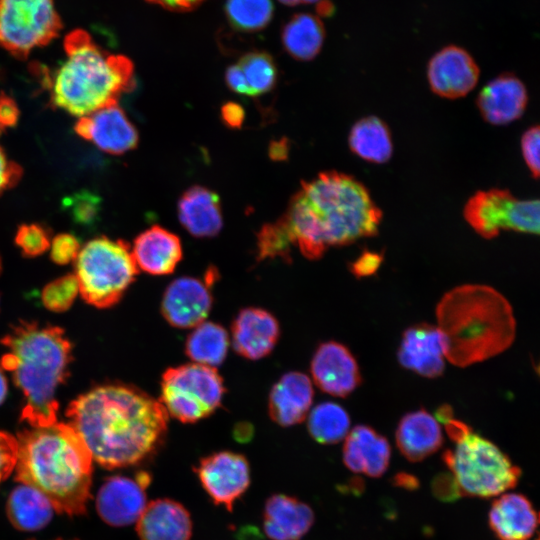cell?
I'll return each instance as SVG.
<instances>
[{"label":"cell","instance_id":"b9f144b4","mask_svg":"<svg viewBox=\"0 0 540 540\" xmlns=\"http://www.w3.org/2000/svg\"><path fill=\"white\" fill-rule=\"evenodd\" d=\"M71 204L75 220L83 224L92 222L99 210V198L86 192L74 197Z\"/></svg>","mask_w":540,"mask_h":540},{"label":"cell","instance_id":"1f68e13d","mask_svg":"<svg viewBox=\"0 0 540 540\" xmlns=\"http://www.w3.org/2000/svg\"><path fill=\"white\" fill-rule=\"evenodd\" d=\"M228 347L226 329L220 324L204 321L187 336L185 353L194 363L215 367L225 360Z\"/></svg>","mask_w":540,"mask_h":540},{"label":"cell","instance_id":"f5cc1de1","mask_svg":"<svg viewBox=\"0 0 540 540\" xmlns=\"http://www.w3.org/2000/svg\"><path fill=\"white\" fill-rule=\"evenodd\" d=\"M1 268H2V266H1V259H0V271H1Z\"/></svg>","mask_w":540,"mask_h":540},{"label":"cell","instance_id":"8992f818","mask_svg":"<svg viewBox=\"0 0 540 540\" xmlns=\"http://www.w3.org/2000/svg\"><path fill=\"white\" fill-rule=\"evenodd\" d=\"M63 47L65 58L59 66L41 73L53 106L83 117L118 103L123 93L135 87L132 61L104 50L87 31L72 30Z\"/></svg>","mask_w":540,"mask_h":540},{"label":"cell","instance_id":"d6986e66","mask_svg":"<svg viewBox=\"0 0 540 540\" xmlns=\"http://www.w3.org/2000/svg\"><path fill=\"white\" fill-rule=\"evenodd\" d=\"M280 326L269 311L247 307L238 312L231 325L232 346L237 354L259 360L268 356L278 342Z\"/></svg>","mask_w":540,"mask_h":540},{"label":"cell","instance_id":"7bdbcfd3","mask_svg":"<svg viewBox=\"0 0 540 540\" xmlns=\"http://www.w3.org/2000/svg\"><path fill=\"white\" fill-rule=\"evenodd\" d=\"M20 166L10 161L0 147V194L15 186L21 178Z\"/></svg>","mask_w":540,"mask_h":540},{"label":"cell","instance_id":"8d00e7d4","mask_svg":"<svg viewBox=\"0 0 540 540\" xmlns=\"http://www.w3.org/2000/svg\"><path fill=\"white\" fill-rule=\"evenodd\" d=\"M79 293L78 282L73 274H67L47 284L42 291L44 306L54 312L70 308Z\"/></svg>","mask_w":540,"mask_h":540},{"label":"cell","instance_id":"ffe728a7","mask_svg":"<svg viewBox=\"0 0 540 540\" xmlns=\"http://www.w3.org/2000/svg\"><path fill=\"white\" fill-rule=\"evenodd\" d=\"M528 94L523 82L506 73L489 81L479 92L477 107L483 119L492 125H506L519 119L527 106Z\"/></svg>","mask_w":540,"mask_h":540},{"label":"cell","instance_id":"ac0fdd59","mask_svg":"<svg viewBox=\"0 0 540 540\" xmlns=\"http://www.w3.org/2000/svg\"><path fill=\"white\" fill-rule=\"evenodd\" d=\"M400 364L421 376H440L445 368V343L437 326L421 323L407 328L397 352Z\"/></svg>","mask_w":540,"mask_h":540},{"label":"cell","instance_id":"681fc988","mask_svg":"<svg viewBox=\"0 0 540 540\" xmlns=\"http://www.w3.org/2000/svg\"><path fill=\"white\" fill-rule=\"evenodd\" d=\"M317 11L322 16H330L333 12V5L327 0L320 1L317 5Z\"/></svg>","mask_w":540,"mask_h":540},{"label":"cell","instance_id":"f1b7e54d","mask_svg":"<svg viewBox=\"0 0 540 540\" xmlns=\"http://www.w3.org/2000/svg\"><path fill=\"white\" fill-rule=\"evenodd\" d=\"M350 150L361 159L384 164L393 154V143L387 124L376 116L359 119L348 136Z\"/></svg>","mask_w":540,"mask_h":540},{"label":"cell","instance_id":"484cf974","mask_svg":"<svg viewBox=\"0 0 540 540\" xmlns=\"http://www.w3.org/2000/svg\"><path fill=\"white\" fill-rule=\"evenodd\" d=\"M390 456L387 439L367 425H357L345 437L343 462L355 473L380 477L389 466Z\"/></svg>","mask_w":540,"mask_h":540},{"label":"cell","instance_id":"c3c4849f","mask_svg":"<svg viewBox=\"0 0 540 540\" xmlns=\"http://www.w3.org/2000/svg\"><path fill=\"white\" fill-rule=\"evenodd\" d=\"M157 4L165 9L176 12H184L195 9L205 0H146Z\"/></svg>","mask_w":540,"mask_h":540},{"label":"cell","instance_id":"277c9868","mask_svg":"<svg viewBox=\"0 0 540 540\" xmlns=\"http://www.w3.org/2000/svg\"><path fill=\"white\" fill-rule=\"evenodd\" d=\"M8 352L0 361L13 374L25 405L20 420L30 427L57 422V388L65 381L72 361V346L63 329L20 321L0 340Z\"/></svg>","mask_w":540,"mask_h":540},{"label":"cell","instance_id":"7dc6e473","mask_svg":"<svg viewBox=\"0 0 540 540\" xmlns=\"http://www.w3.org/2000/svg\"><path fill=\"white\" fill-rule=\"evenodd\" d=\"M225 82L228 88L233 92L243 96H250V91L237 63L227 67L225 72Z\"/></svg>","mask_w":540,"mask_h":540},{"label":"cell","instance_id":"8fae6325","mask_svg":"<svg viewBox=\"0 0 540 540\" xmlns=\"http://www.w3.org/2000/svg\"><path fill=\"white\" fill-rule=\"evenodd\" d=\"M463 215L467 223L486 239L502 230L539 234V201L521 200L509 190L478 191L467 201Z\"/></svg>","mask_w":540,"mask_h":540},{"label":"cell","instance_id":"9a60e30c","mask_svg":"<svg viewBox=\"0 0 540 540\" xmlns=\"http://www.w3.org/2000/svg\"><path fill=\"white\" fill-rule=\"evenodd\" d=\"M214 279L201 280L183 276L165 289L161 301L164 319L176 328H194L207 318L213 303L210 284Z\"/></svg>","mask_w":540,"mask_h":540},{"label":"cell","instance_id":"52a82bcc","mask_svg":"<svg viewBox=\"0 0 540 540\" xmlns=\"http://www.w3.org/2000/svg\"><path fill=\"white\" fill-rule=\"evenodd\" d=\"M436 416L455 442L454 449L443 454V460L460 495L488 498L516 486L520 469L493 442L454 418L448 405L441 406Z\"/></svg>","mask_w":540,"mask_h":540},{"label":"cell","instance_id":"ee69618b","mask_svg":"<svg viewBox=\"0 0 540 540\" xmlns=\"http://www.w3.org/2000/svg\"><path fill=\"white\" fill-rule=\"evenodd\" d=\"M381 262L379 253L365 251L350 264V270L357 277L369 276L376 272Z\"/></svg>","mask_w":540,"mask_h":540},{"label":"cell","instance_id":"cb8c5ba5","mask_svg":"<svg viewBox=\"0 0 540 540\" xmlns=\"http://www.w3.org/2000/svg\"><path fill=\"white\" fill-rule=\"evenodd\" d=\"M314 519L307 503L280 493L270 496L263 509V529L270 540H300L311 529Z\"/></svg>","mask_w":540,"mask_h":540},{"label":"cell","instance_id":"4fadbf2b","mask_svg":"<svg viewBox=\"0 0 540 540\" xmlns=\"http://www.w3.org/2000/svg\"><path fill=\"white\" fill-rule=\"evenodd\" d=\"M151 475L138 472L133 478L116 475L107 478L100 487L96 508L100 517L112 526H128L137 522L146 504V489Z\"/></svg>","mask_w":540,"mask_h":540},{"label":"cell","instance_id":"603a6c76","mask_svg":"<svg viewBox=\"0 0 540 540\" xmlns=\"http://www.w3.org/2000/svg\"><path fill=\"white\" fill-rule=\"evenodd\" d=\"M313 400L310 378L301 372H288L273 385L268 398L270 418L282 427L301 423Z\"/></svg>","mask_w":540,"mask_h":540},{"label":"cell","instance_id":"4316f807","mask_svg":"<svg viewBox=\"0 0 540 540\" xmlns=\"http://www.w3.org/2000/svg\"><path fill=\"white\" fill-rule=\"evenodd\" d=\"M537 524V513L522 494H503L491 505L489 525L500 540H529Z\"/></svg>","mask_w":540,"mask_h":540},{"label":"cell","instance_id":"f6af8a7d","mask_svg":"<svg viewBox=\"0 0 540 540\" xmlns=\"http://www.w3.org/2000/svg\"><path fill=\"white\" fill-rule=\"evenodd\" d=\"M223 123L232 129H238L242 126L245 118L244 108L236 102L225 103L220 110Z\"/></svg>","mask_w":540,"mask_h":540},{"label":"cell","instance_id":"83f0119b","mask_svg":"<svg viewBox=\"0 0 540 540\" xmlns=\"http://www.w3.org/2000/svg\"><path fill=\"white\" fill-rule=\"evenodd\" d=\"M395 436L401 454L411 462L432 455L443 443L438 420L424 409L405 414L398 423Z\"/></svg>","mask_w":540,"mask_h":540},{"label":"cell","instance_id":"f907efd6","mask_svg":"<svg viewBox=\"0 0 540 540\" xmlns=\"http://www.w3.org/2000/svg\"><path fill=\"white\" fill-rule=\"evenodd\" d=\"M2 370L0 366V404L4 401L7 394V381Z\"/></svg>","mask_w":540,"mask_h":540},{"label":"cell","instance_id":"7402d4cb","mask_svg":"<svg viewBox=\"0 0 540 540\" xmlns=\"http://www.w3.org/2000/svg\"><path fill=\"white\" fill-rule=\"evenodd\" d=\"M140 540H190L193 523L184 505L170 498H159L146 504L137 520Z\"/></svg>","mask_w":540,"mask_h":540},{"label":"cell","instance_id":"ab89813d","mask_svg":"<svg viewBox=\"0 0 540 540\" xmlns=\"http://www.w3.org/2000/svg\"><path fill=\"white\" fill-rule=\"evenodd\" d=\"M51 259L60 265L74 261L80 251L78 239L69 233H62L53 238L50 243Z\"/></svg>","mask_w":540,"mask_h":540},{"label":"cell","instance_id":"d590c367","mask_svg":"<svg viewBox=\"0 0 540 540\" xmlns=\"http://www.w3.org/2000/svg\"><path fill=\"white\" fill-rule=\"evenodd\" d=\"M256 239V258L258 261L276 258L291 260L293 243L281 217L264 224Z\"/></svg>","mask_w":540,"mask_h":540},{"label":"cell","instance_id":"74e56055","mask_svg":"<svg viewBox=\"0 0 540 540\" xmlns=\"http://www.w3.org/2000/svg\"><path fill=\"white\" fill-rule=\"evenodd\" d=\"M15 243L24 256L36 257L50 247V234L39 224H23L17 230Z\"/></svg>","mask_w":540,"mask_h":540},{"label":"cell","instance_id":"bcb514c9","mask_svg":"<svg viewBox=\"0 0 540 540\" xmlns=\"http://www.w3.org/2000/svg\"><path fill=\"white\" fill-rule=\"evenodd\" d=\"M19 118L15 101L4 93L0 94V128L14 126Z\"/></svg>","mask_w":540,"mask_h":540},{"label":"cell","instance_id":"816d5d0a","mask_svg":"<svg viewBox=\"0 0 540 540\" xmlns=\"http://www.w3.org/2000/svg\"><path fill=\"white\" fill-rule=\"evenodd\" d=\"M279 1L288 6H296V5H302V4H312V3L319 2L320 0H279Z\"/></svg>","mask_w":540,"mask_h":540},{"label":"cell","instance_id":"60d3db41","mask_svg":"<svg viewBox=\"0 0 540 540\" xmlns=\"http://www.w3.org/2000/svg\"><path fill=\"white\" fill-rule=\"evenodd\" d=\"M17 460V440L0 431V482L6 479L15 468Z\"/></svg>","mask_w":540,"mask_h":540},{"label":"cell","instance_id":"e0dca14e","mask_svg":"<svg viewBox=\"0 0 540 540\" xmlns=\"http://www.w3.org/2000/svg\"><path fill=\"white\" fill-rule=\"evenodd\" d=\"M310 370L317 387L336 397L348 396L361 382L360 370L353 354L336 341L323 342L317 347Z\"/></svg>","mask_w":540,"mask_h":540},{"label":"cell","instance_id":"5bb4252c","mask_svg":"<svg viewBox=\"0 0 540 540\" xmlns=\"http://www.w3.org/2000/svg\"><path fill=\"white\" fill-rule=\"evenodd\" d=\"M74 129L77 135L112 155L127 153L139 142L136 127L118 103L79 117Z\"/></svg>","mask_w":540,"mask_h":540},{"label":"cell","instance_id":"d6a6232c","mask_svg":"<svg viewBox=\"0 0 540 540\" xmlns=\"http://www.w3.org/2000/svg\"><path fill=\"white\" fill-rule=\"evenodd\" d=\"M308 431L320 444H336L347 436L350 418L346 410L334 402H322L308 416Z\"/></svg>","mask_w":540,"mask_h":540},{"label":"cell","instance_id":"4dcf8cb0","mask_svg":"<svg viewBox=\"0 0 540 540\" xmlns=\"http://www.w3.org/2000/svg\"><path fill=\"white\" fill-rule=\"evenodd\" d=\"M285 51L299 61L314 59L324 43L325 28L319 17L310 13L293 15L281 32Z\"/></svg>","mask_w":540,"mask_h":540},{"label":"cell","instance_id":"30bf717a","mask_svg":"<svg viewBox=\"0 0 540 540\" xmlns=\"http://www.w3.org/2000/svg\"><path fill=\"white\" fill-rule=\"evenodd\" d=\"M63 28L54 0H0V47L20 60Z\"/></svg>","mask_w":540,"mask_h":540},{"label":"cell","instance_id":"836d02e7","mask_svg":"<svg viewBox=\"0 0 540 540\" xmlns=\"http://www.w3.org/2000/svg\"><path fill=\"white\" fill-rule=\"evenodd\" d=\"M237 65L242 71L251 97L266 94L275 87L277 66L267 52L250 51L239 59Z\"/></svg>","mask_w":540,"mask_h":540},{"label":"cell","instance_id":"e575fe53","mask_svg":"<svg viewBox=\"0 0 540 540\" xmlns=\"http://www.w3.org/2000/svg\"><path fill=\"white\" fill-rule=\"evenodd\" d=\"M225 14L234 29L257 32L271 21L273 3L271 0H227Z\"/></svg>","mask_w":540,"mask_h":540},{"label":"cell","instance_id":"d4e9b609","mask_svg":"<svg viewBox=\"0 0 540 540\" xmlns=\"http://www.w3.org/2000/svg\"><path fill=\"white\" fill-rule=\"evenodd\" d=\"M177 213L183 228L196 238L215 237L223 227L220 197L204 186L186 189L177 203Z\"/></svg>","mask_w":540,"mask_h":540},{"label":"cell","instance_id":"5b68a950","mask_svg":"<svg viewBox=\"0 0 540 540\" xmlns=\"http://www.w3.org/2000/svg\"><path fill=\"white\" fill-rule=\"evenodd\" d=\"M437 327L446 359L466 367L508 349L515 339L516 321L508 300L487 285L457 286L436 307Z\"/></svg>","mask_w":540,"mask_h":540},{"label":"cell","instance_id":"2e32d148","mask_svg":"<svg viewBox=\"0 0 540 540\" xmlns=\"http://www.w3.org/2000/svg\"><path fill=\"white\" fill-rule=\"evenodd\" d=\"M480 70L463 48L449 45L435 53L428 63L427 78L438 96L456 99L465 96L478 83Z\"/></svg>","mask_w":540,"mask_h":540},{"label":"cell","instance_id":"7c38bea8","mask_svg":"<svg viewBox=\"0 0 540 540\" xmlns=\"http://www.w3.org/2000/svg\"><path fill=\"white\" fill-rule=\"evenodd\" d=\"M198 480L215 505L232 511L247 491L251 476L247 458L233 451H218L199 460L194 467Z\"/></svg>","mask_w":540,"mask_h":540},{"label":"cell","instance_id":"44dd1931","mask_svg":"<svg viewBox=\"0 0 540 540\" xmlns=\"http://www.w3.org/2000/svg\"><path fill=\"white\" fill-rule=\"evenodd\" d=\"M131 254L137 268L155 275L173 273L182 260L180 238L160 225H153L134 240Z\"/></svg>","mask_w":540,"mask_h":540},{"label":"cell","instance_id":"db71d44e","mask_svg":"<svg viewBox=\"0 0 540 540\" xmlns=\"http://www.w3.org/2000/svg\"><path fill=\"white\" fill-rule=\"evenodd\" d=\"M58 540H63V539H58ZM73 540H75V539H73Z\"/></svg>","mask_w":540,"mask_h":540},{"label":"cell","instance_id":"f35d334b","mask_svg":"<svg viewBox=\"0 0 540 540\" xmlns=\"http://www.w3.org/2000/svg\"><path fill=\"white\" fill-rule=\"evenodd\" d=\"M539 141L538 125L528 128L521 137L522 156L534 179H538L540 173Z\"/></svg>","mask_w":540,"mask_h":540},{"label":"cell","instance_id":"7a4b0ae2","mask_svg":"<svg viewBox=\"0 0 540 540\" xmlns=\"http://www.w3.org/2000/svg\"><path fill=\"white\" fill-rule=\"evenodd\" d=\"M382 216L360 181L342 172L325 171L301 182L281 219L293 246L307 259L317 260L329 247L376 235Z\"/></svg>","mask_w":540,"mask_h":540},{"label":"cell","instance_id":"f546056e","mask_svg":"<svg viewBox=\"0 0 540 540\" xmlns=\"http://www.w3.org/2000/svg\"><path fill=\"white\" fill-rule=\"evenodd\" d=\"M12 525L22 531H35L47 525L55 508L40 491L21 483L9 495L6 505Z\"/></svg>","mask_w":540,"mask_h":540},{"label":"cell","instance_id":"6da1fadb","mask_svg":"<svg viewBox=\"0 0 540 540\" xmlns=\"http://www.w3.org/2000/svg\"><path fill=\"white\" fill-rule=\"evenodd\" d=\"M66 416L92 458L107 469L135 465L154 454L169 422L160 400L122 383L84 393L70 403Z\"/></svg>","mask_w":540,"mask_h":540},{"label":"cell","instance_id":"9c48e42d","mask_svg":"<svg viewBox=\"0 0 540 540\" xmlns=\"http://www.w3.org/2000/svg\"><path fill=\"white\" fill-rule=\"evenodd\" d=\"M160 402L168 415L182 423H196L215 412L225 393L215 367L187 363L164 371Z\"/></svg>","mask_w":540,"mask_h":540},{"label":"cell","instance_id":"ba28073f","mask_svg":"<svg viewBox=\"0 0 540 540\" xmlns=\"http://www.w3.org/2000/svg\"><path fill=\"white\" fill-rule=\"evenodd\" d=\"M75 263L79 293L97 308L116 304L138 273L129 244L105 236L80 248Z\"/></svg>","mask_w":540,"mask_h":540},{"label":"cell","instance_id":"3957f363","mask_svg":"<svg viewBox=\"0 0 540 540\" xmlns=\"http://www.w3.org/2000/svg\"><path fill=\"white\" fill-rule=\"evenodd\" d=\"M17 440L16 480L40 491L55 510L85 511L90 498L93 458L67 423L30 427Z\"/></svg>","mask_w":540,"mask_h":540}]
</instances>
